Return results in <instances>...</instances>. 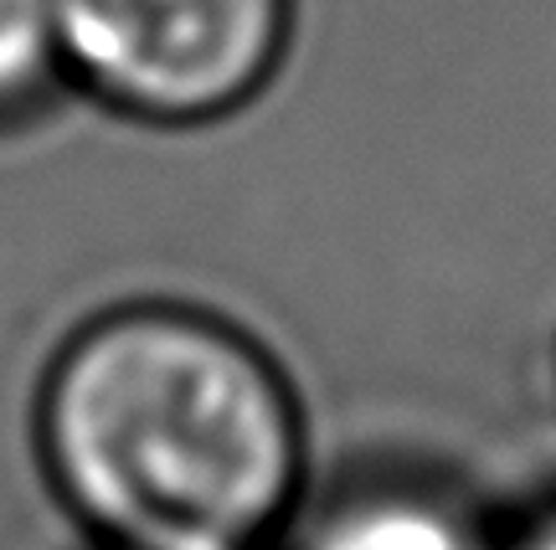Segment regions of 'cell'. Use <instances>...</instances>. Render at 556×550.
I'll return each mask as SVG.
<instances>
[{
  "label": "cell",
  "instance_id": "1",
  "mask_svg": "<svg viewBox=\"0 0 556 550\" xmlns=\"http://www.w3.org/2000/svg\"><path fill=\"white\" fill-rule=\"evenodd\" d=\"M37 452L103 550H263L304 494V412L238 324L139 298L67 334L37 392Z\"/></svg>",
  "mask_w": 556,
  "mask_h": 550
},
{
  "label": "cell",
  "instance_id": "2",
  "mask_svg": "<svg viewBox=\"0 0 556 550\" xmlns=\"http://www.w3.org/2000/svg\"><path fill=\"white\" fill-rule=\"evenodd\" d=\"M67 88L160 129L217 124L278 78L294 0H58Z\"/></svg>",
  "mask_w": 556,
  "mask_h": 550
},
{
  "label": "cell",
  "instance_id": "3",
  "mask_svg": "<svg viewBox=\"0 0 556 550\" xmlns=\"http://www.w3.org/2000/svg\"><path fill=\"white\" fill-rule=\"evenodd\" d=\"M299 550H490L464 510L422 489H366L319 514Z\"/></svg>",
  "mask_w": 556,
  "mask_h": 550
},
{
  "label": "cell",
  "instance_id": "4",
  "mask_svg": "<svg viewBox=\"0 0 556 550\" xmlns=\"http://www.w3.org/2000/svg\"><path fill=\"white\" fill-rule=\"evenodd\" d=\"M67 88L58 0H0V124L37 114Z\"/></svg>",
  "mask_w": 556,
  "mask_h": 550
},
{
  "label": "cell",
  "instance_id": "5",
  "mask_svg": "<svg viewBox=\"0 0 556 550\" xmlns=\"http://www.w3.org/2000/svg\"><path fill=\"white\" fill-rule=\"evenodd\" d=\"M516 550H556V514L536 520V525H531V535H526Z\"/></svg>",
  "mask_w": 556,
  "mask_h": 550
}]
</instances>
